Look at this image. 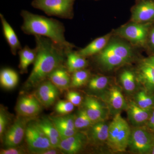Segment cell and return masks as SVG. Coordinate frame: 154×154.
<instances>
[{
    "instance_id": "cell-1",
    "label": "cell",
    "mask_w": 154,
    "mask_h": 154,
    "mask_svg": "<svg viewBox=\"0 0 154 154\" xmlns=\"http://www.w3.org/2000/svg\"><path fill=\"white\" fill-rule=\"evenodd\" d=\"M36 57L33 69L25 84L26 89L38 87L59 67L63 65L66 51L49 38L35 36Z\"/></svg>"
},
{
    "instance_id": "cell-2",
    "label": "cell",
    "mask_w": 154,
    "mask_h": 154,
    "mask_svg": "<svg viewBox=\"0 0 154 154\" xmlns=\"http://www.w3.org/2000/svg\"><path fill=\"white\" fill-rule=\"evenodd\" d=\"M21 16L23 21L21 29L25 34L49 38L66 52L75 47L66 39L65 28L63 23L59 20L33 14L26 10L21 11Z\"/></svg>"
},
{
    "instance_id": "cell-3",
    "label": "cell",
    "mask_w": 154,
    "mask_h": 154,
    "mask_svg": "<svg viewBox=\"0 0 154 154\" xmlns=\"http://www.w3.org/2000/svg\"><path fill=\"white\" fill-rule=\"evenodd\" d=\"M135 48L113 34L105 48L94 56V58L100 68L111 71L133 62L137 57Z\"/></svg>"
},
{
    "instance_id": "cell-4",
    "label": "cell",
    "mask_w": 154,
    "mask_h": 154,
    "mask_svg": "<svg viewBox=\"0 0 154 154\" xmlns=\"http://www.w3.org/2000/svg\"><path fill=\"white\" fill-rule=\"evenodd\" d=\"M131 129L121 113L116 114L109 123L107 143L109 148L115 152H122L128 147Z\"/></svg>"
},
{
    "instance_id": "cell-5",
    "label": "cell",
    "mask_w": 154,
    "mask_h": 154,
    "mask_svg": "<svg viewBox=\"0 0 154 154\" xmlns=\"http://www.w3.org/2000/svg\"><path fill=\"white\" fill-rule=\"evenodd\" d=\"M154 23H141L130 21L113 30V34L128 42L135 47L145 48L149 30Z\"/></svg>"
},
{
    "instance_id": "cell-6",
    "label": "cell",
    "mask_w": 154,
    "mask_h": 154,
    "mask_svg": "<svg viewBox=\"0 0 154 154\" xmlns=\"http://www.w3.org/2000/svg\"><path fill=\"white\" fill-rule=\"evenodd\" d=\"M76 0H33L31 6L48 16L72 19L74 16V5Z\"/></svg>"
},
{
    "instance_id": "cell-7",
    "label": "cell",
    "mask_w": 154,
    "mask_h": 154,
    "mask_svg": "<svg viewBox=\"0 0 154 154\" xmlns=\"http://www.w3.org/2000/svg\"><path fill=\"white\" fill-rule=\"evenodd\" d=\"M154 143V133L145 126L131 129L128 148L132 152L150 154Z\"/></svg>"
},
{
    "instance_id": "cell-8",
    "label": "cell",
    "mask_w": 154,
    "mask_h": 154,
    "mask_svg": "<svg viewBox=\"0 0 154 154\" xmlns=\"http://www.w3.org/2000/svg\"><path fill=\"white\" fill-rule=\"evenodd\" d=\"M25 138L28 149L32 153L40 154L45 150L53 148L36 122H30L27 125Z\"/></svg>"
},
{
    "instance_id": "cell-9",
    "label": "cell",
    "mask_w": 154,
    "mask_h": 154,
    "mask_svg": "<svg viewBox=\"0 0 154 154\" xmlns=\"http://www.w3.org/2000/svg\"><path fill=\"white\" fill-rule=\"evenodd\" d=\"M32 118L19 115L3 136V142L6 148L17 146L20 144L25 137L27 125Z\"/></svg>"
},
{
    "instance_id": "cell-10",
    "label": "cell",
    "mask_w": 154,
    "mask_h": 154,
    "mask_svg": "<svg viewBox=\"0 0 154 154\" xmlns=\"http://www.w3.org/2000/svg\"><path fill=\"white\" fill-rule=\"evenodd\" d=\"M130 21L141 23H154V0H135L131 9Z\"/></svg>"
},
{
    "instance_id": "cell-11",
    "label": "cell",
    "mask_w": 154,
    "mask_h": 154,
    "mask_svg": "<svg viewBox=\"0 0 154 154\" xmlns=\"http://www.w3.org/2000/svg\"><path fill=\"white\" fill-rule=\"evenodd\" d=\"M42 106L35 95H26L19 98L16 109L19 115L33 118L41 112Z\"/></svg>"
},
{
    "instance_id": "cell-12",
    "label": "cell",
    "mask_w": 154,
    "mask_h": 154,
    "mask_svg": "<svg viewBox=\"0 0 154 154\" xmlns=\"http://www.w3.org/2000/svg\"><path fill=\"white\" fill-rule=\"evenodd\" d=\"M83 108L94 123L105 121L107 118L108 108H106L98 99L87 96L82 102Z\"/></svg>"
},
{
    "instance_id": "cell-13",
    "label": "cell",
    "mask_w": 154,
    "mask_h": 154,
    "mask_svg": "<svg viewBox=\"0 0 154 154\" xmlns=\"http://www.w3.org/2000/svg\"><path fill=\"white\" fill-rule=\"evenodd\" d=\"M103 94L106 95V101L110 113L115 116L122 110H126L128 102L118 86H110Z\"/></svg>"
},
{
    "instance_id": "cell-14",
    "label": "cell",
    "mask_w": 154,
    "mask_h": 154,
    "mask_svg": "<svg viewBox=\"0 0 154 154\" xmlns=\"http://www.w3.org/2000/svg\"><path fill=\"white\" fill-rule=\"evenodd\" d=\"M60 90L50 80L44 81L38 86L35 96L42 106H52L60 94Z\"/></svg>"
},
{
    "instance_id": "cell-15",
    "label": "cell",
    "mask_w": 154,
    "mask_h": 154,
    "mask_svg": "<svg viewBox=\"0 0 154 154\" xmlns=\"http://www.w3.org/2000/svg\"><path fill=\"white\" fill-rule=\"evenodd\" d=\"M88 140L87 134L79 131L72 136L62 139L59 149L65 153L77 154L84 148Z\"/></svg>"
},
{
    "instance_id": "cell-16",
    "label": "cell",
    "mask_w": 154,
    "mask_h": 154,
    "mask_svg": "<svg viewBox=\"0 0 154 154\" xmlns=\"http://www.w3.org/2000/svg\"><path fill=\"white\" fill-rule=\"evenodd\" d=\"M59 133L61 139L75 134L78 131L75 125V114L49 116Z\"/></svg>"
},
{
    "instance_id": "cell-17",
    "label": "cell",
    "mask_w": 154,
    "mask_h": 154,
    "mask_svg": "<svg viewBox=\"0 0 154 154\" xmlns=\"http://www.w3.org/2000/svg\"><path fill=\"white\" fill-rule=\"evenodd\" d=\"M153 110L140 107L134 100L128 102L126 110L128 120L134 127L146 126Z\"/></svg>"
},
{
    "instance_id": "cell-18",
    "label": "cell",
    "mask_w": 154,
    "mask_h": 154,
    "mask_svg": "<svg viewBox=\"0 0 154 154\" xmlns=\"http://www.w3.org/2000/svg\"><path fill=\"white\" fill-rule=\"evenodd\" d=\"M138 82L146 91L154 93V67L141 62L136 70Z\"/></svg>"
},
{
    "instance_id": "cell-19",
    "label": "cell",
    "mask_w": 154,
    "mask_h": 154,
    "mask_svg": "<svg viewBox=\"0 0 154 154\" xmlns=\"http://www.w3.org/2000/svg\"><path fill=\"white\" fill-rule=\"evenodd\" d=\"M109 124L105 121L94 123L88 130V140L94 144L99 145L107 143L108 137Z\"/></svg>"
},
{
    "instance_id": "cell-20",
    "label": "cell",
    "mask_w": 154,
    "mask_h": 154,
    "mask_svg": "<svg viewBox=\"0 0 154 154\" xmlns=\"http://www.w3.org/2000/svg\"><path fill=\"white\" fill-rule=\"evenodd\" d=\"M36 122L48 138L53 147L59 149L62 139L57 129L49 117H42Z\"/></svg>"
},
{
    "instance_id": "cell-21",
    "label": "cell",
    "mask_w": 154,
    "mask_h": 154,
    "mask_svg": "<svg viewBox=\"0 0 154 154\" xmlns=\"http://www.w3.org/2000/svg\"><path fill=\"white\" fill-rule=\"evenodd\" d=\"M113 31L94 39L86 47L77 51L85 57H91L98 54L105 48L113 36Z\"/></svg>"
},
{
    "instance_id": "cell-22",
    "label": "cell",
    "mask_w": 154,
    "mask_h": 154,
    "mask_svg": "<svg viewBox=\"0 0 154 154\" xmlns=\"http://www.w3.org/2000/svg\"><path fill=\"white\" fill-rule=\"evenodd\" d=\"M0 19L4 36L10 46L12 54L16 55L18 51L22 48L21 43L14 29L2 14H0Z\"/></svg>"
},
{
    "instance_id": "cell-23",
    "label": "cell",
    "mask_w": 154,
    "mask_h": 154,
    "mask_svg": "<svg viewBox=\"0 0 154 154\" xmlns=\"http://www.w3.org/2000/svg\"><path fill=\"white\" fill-rule=\"evenodd\" d=\"M66 68L63 65L54 70L48 76V79L59 89L63 91L70 87L71 77Z\"/></svg>"
},
{
    "instance_id": "cell-24",
    "label": "cell",
    "mask_w": 154,
    "mask_h": 154,
    "mask_svg": "<svg viewBox=\"0 0 154 154\" xmlns=\"http://www.w3.org/2000/svg\"><path fill=\"white\" fill-rule=\"evenodd\" d=\"M119 82L125 93L132 94L137 92L138 82L136 72L130 69H125L120 72Z\"/></svg>"
},
{
    "instance_id": "cell-25",
    "label": "cell",
    "mask_w": 154,
    "mask_h": 154,
    "mask_svg": "<svg viewBox=\"0 0 154 154\" xmlns=\"http://www.w3.org/2000/svg\"><path fill=\"white\" fill-rule=\"evenodd\" d=\"M66 66L70 73L85 69L88 65L87 58L84 57L73 50L66 53Z\"/></svg>"
},
{
    "instance_id": "cell-26",
    "label": "cell",
    "mask_w": 154,
    "mask_h": 154,
    "mask_svg": "<svg viewBox=\"0 0 154 154\" xmlns=\"http://www.w3.org/2000/svg\"><path fill=\"white\" fill-rule=\"evenodd\" d=\"M19 57V68L20 73L22 74L28 72V66L31 64L34 63L36 57V49L31 48L28 45L19 50L18 51Z\"/></svg>"
},
{
    "instance_id": "cell-27",
    "label": "cell",
    "mask_w": 154,
    "mask_h": 154,
    "mask_svg": "<svg viewBox=\"0 0 154 154\" xmlns=\"http://www.w3.org/2000/svg\"><path fill=\"white\" fill-rule=\"evenodd\" d=\"M110 80L108 77L96 75L91 77L88 83L89 91L94 94H103L108 89Z\"/></svg>"
},
{
    "instance_id": "cell-28",
    "label": "cell",
    "mask_w": 154,
    "mask_h": 154,
    "mask_svg": "<svg viewBox=\"0 0 154 154\" xmlns=\"http://www.w3.org/2000/svg\"><path fill=\"white\" fill-rule=\"evenodd\" d=\"M19 75L13 69H2L0 72V83L2 88L7 90H12L18 85Z\"/></svg>"
},
{
    "instance_id": "cell-29",
    "label": "cell",
    "mask_w": 154,
    "mask_h": 154,
    "mask_svg": "<svg viewBox=\"0 0 154 154\" xmlns=\"http://www.w3.org/2000/svg\"><path fill=\"white\" fill-rule=\"evenodd\" d=\"M134 101L143 109H154V93L146 91L143 88L136 92Z\"/></svg>"
},
{
    "instance_id": "cell-30",
    "label": "cell",
    "mask_w": 154,
    "mask_h": 154,
    "mask_svg": "<svg viewBox=\"0 0 154 154\" xmlns=\"http://www.w3.org/2000/svg\"><path fill=\"white\" fill-rule=\"evenodd\" d=\"M91 78V72L86 69L79 70L73 72L71 77L70 87L79 88L88 84Z\"/></svg>"
},
{
    "instance_id": "cell-31",
    "label": "cell",
    "mask_w": 154,
    "mask_h": 154,
    "mask_svg": "<svg viewBox=\"0 0 154 154\" xmlns=\"http://www.w3.org/2000/svg\"><path fill=\"white\" fill-rule=\"evenodd\" d=\"M94 123L83 107L75 114V125L78 131L88 130Z\"/></svg>"
},
{
    "instance_id": "cell-32",
    "label": "cell",
    "mask_w": 154,
    "mask_h": 154,
    "mask_svg": "<svg viewBox=\"0 0 154 154\" xmlns=\"http://www.w3.org/2000/svg\"><path fill=\"white\" fill-rule=\"evenodd\" d=\"M75 106L68 100H60L56 104L55 112L60 115L70 114L74 110Z\"/></svg>"
},
{
    "instance_id": "cell-33",
    "label": "cell",
    "mask_w": 154,
    "mask_h": 154,
    "mask_svg": "<svg viewBox=\"0 0 154 154\" xmlns=\"http://www.w3.org/2000/svg\"><path fill=\"white\" fill-rule=\"evenodd\" d=\"M145 49L150 55L154 54V23L149 30Z\"/></svg>"
},
{
    "instance_id": "cell-34",
    "label": "cell",
    "mask_w": 154,
    "mask_h": 154,
    "mask_svg": "<svg viewBox=\"0 0 154 154\" xmlns=\"http://www.w3.org/2000/svg\"><path fill=\"white\" fill-rule=\"evenodd\" d=\"M66 98L67 100L75 106H79L83 102L82 97L79 93L76 91H69L66 94Z\"/></svg>"
},
{
    "instance_id": "cell-35",
    "label": "cell",
    "mask_w": 154,
    "mask_h": 154,
    "mask_svg": "<svg viewBox=\"0 0 154 154\" xmlns=\"http://www.w3.org/2000/svg\"><path fill=\"white\" fill-rule=\"evenodd\" d=\"M8 122V115L3 108L1 107L0 110V136L1 138L3 137L6 131Z\"/></svg>"
},
{
    "instance_id": "cell-36",
    "label": "cell",
    "mask_w": 154,
    "mask_h": 154,
    "mask_svg": "<svg viewBox=\"0 0 154 154\" xmlns=\"http://www.w3.org/2000/svg\"><path fill=\"white\" fill-rule=\"evenodd\" d=\"M26 153V151L25 149L21 147H13L8 148L5 149H2L0 152L1 154H22Z\"/></svg>"
},
{
    "instance_id": "cell-37",
    "label": "cell",
    "mask_w": 154,
    "mask_h": 154,
    "mask_svg": "<svg viewBox=\"0 0 154 154\" xmlns=\"http://www.w3.org/2000/svg\"><path fill=\"white\" fill-rule=\"evenodd\" d=\"M145 126L154 133V109L153 110L150 117L149 119Z\"/></svg>"
},
{
    "instance_id": "cell-38",
    "label": "cell",
    "mask_w": 154,
    "mask_h": 154,
    "mask_svg": "<svg viewBox=\"0 0 154 154\" xmlns=\"http://www.w3.org/2000/svg\"><path fill=\"white\" fill-rule=\"evenodd\" d=\"M143 61L149 65L154 67V54L150 55L148 57L143 60Z\"/></svg>"
},
{
    "instance_id": "cell-39",
    "label": "cell",
    "mask_w": 154,
    "mask_h": 154,
    "mask_svg": "<svg viewBox=\"0 0 154 154\" xmlns=\"http://www.w3.org/2000/svg\"><path fill=\"white\" fill-rule=\"evenodd\" d=\"M58 148H52L48 149L45 150L44 151L42 152L40 154H59L60 152V151L58 150Z\"/></svg>"
},
{
    "instance_id": "cell-40",
    "label": "cell",
    "mask_w": 154,
    "mask_h": 154,
    "mask_svg": "<svg viewBox=\"0 0 154 154\" xmlns=\"http://www.w3.org/2000/svg\"><path fill=\"white\" fill-rule=\"evenodd\" d=\"M150 154H154V143L153 146L152 148L151 151L150 153Z\"/></svg>"
},
{
    "instance_id": "cell-41",
    "label": "cell",
    "mask_w": 154,
    "mask_h": 154,
    "mask_svg": "<svg viewBox=\"0 0 154 154\" xmlns=\"http://www.w3.org/2000/svg\"><path fill=\"white\" fill-rule=\"evenodd\" d=\"M94 1H99V0H94Z\"/></svg>"
}]
</instances>
